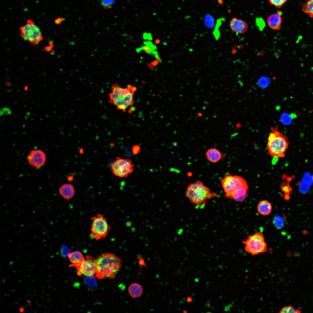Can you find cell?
<instances>
[{"instance_id": "6da1fadb", "label": "cell", "mask_w": 313, "mask_h": 313, "mask_svg": "<svg viewBox=\"0 0 313 313\" xmlns=\"http://www.w3.org/2000/svg\"><path fill=\"white\" fill-rule=\"evenodd\" d=\"M221 184L227 198L242 202L248 196L247 183L241 176L227 175L221 180Z\"/></svg>"}, {"instance_id": "7a4b0ae2", "label": "cell", "mask_w": 313, "mask_h": 313, "mask_svg": "<svg viewBox=\"0 0 313 313\" xmlns=\"http://www.w3.org/2000/svg\"><path fill=\"white\" fill-rule=\"evenodd\" d=\"M95 260L96 275L99 279L114 278L121 267V260L113 254L103 253Z\"/></svg>"}, {"instance_id": "3957f363", "label": "cell", "mask_w": 313, "mask_h": 313, "mask_svg": "<svg viewBox=\"0 0 313 313\" xmlns=\"http://www.w3.org/2000/svg\"><path fill=\"white\" fill-rule=\"evenodd\" d=\"M136 90V87L130 85L126 88H122L114 84L109 94V102L118 109L124 112L133 105L134 95Z\"/></svg>"}, {"instance_id": "277c9868", "label": "cell", "mask_w": 313, "mask_h": 313, "mask_svg": "<svg viewBox=\"0 0 313 313\" xmlns=\"http://www.w3.org/2000/svg\"><path fill=\"white\" fill-rule=\"evenodd\" d=\"M185 195L193 204L198 206L204 205L206 201L218 196L199 180L188 185Z\"/></svg>"}, {"instance_id": "5b68a950", "label": "cell", "mask_w": 313, "mask_h": 313, "mask_svg": "<svg viewBox=\"0 0 313 313\" xmlns=\"http://www.w3.org/2000/svg\"><path fill=\"white\" fill-rule=\"evenodd\" d=\"M271 130L267 143L269 154L274 157H283L288 147L287 138L278 130L277 127L271 128Z\"/></svg>"}, {"instance_id": "8992f818", "label": "cell", "mask_w": 313, "mask_h": 313, "mask_svg": "<svg viewBox=\"0 0 313 313\" xmlns=\"http://www.w3.org/2000/svg\"><path fill=\"white\" fill-rule=\"evenodd\" d=\"M242 242L245 251L252 255L265 252L267 250L264 236L259 232L248 236Z\"/></svg>"}, {"instance_id": "52a82bcc", "label": "cell", "mask_w": 313, "mask_h": 313, "mask_svg": "<svg viewBox=\"0 0 313 313\" xmlns=\"http://www.w3.org/2000/svg\"><path fill=\"white\" fill-rule=\"evenodd\" d=\"M21 37L24 40L37 45L43 39L42 32L39 27L31 19L28 20L26 24L20 28Z\"/></svg>"}, {"instance_id": "ba28073f", "label": "cell", "mask_w": 313, "mask_h": 313, "mask_svg": "<svg viewBox=\"0 0 313 313\" xmlns=\"http://www.w3.org/2000/svg\"><path fill=\"white\" fill-rule=\"evenodd\" d=\"M90 237L96 240L105 238L111 229L107 220L100 214L92 217Z\"/></svg>"}, {"instance_id": "9c48e42d", "label": "cell", "mask_w": 313, "mask_h": 313, "mask_svg": "<svg viewBox=\"0 0 313 313\" xmlns=\"http://www.w3.org/2000/svg\"><path fill=\"white\" fill-rule=\"evenodd\" d=\"M133 167L134 165L130 159L117 156L116 160L111 165V170L117 176L126 177L133 171Z\"/></svg>"}, {"instance_id": "30bf717a", "label": "cell", "mask_w": 313, "mask_h": 313, "mask_svg": "<svg viewBox=\"0 0 313 313\" xmlns=\"http://www.w3.org/2000/svg\"><path fill=\"white\" fill-rule=\"evenodd\" d=\"M86 259L81 262L72 264L70 266L75 267L81 274L86 276L94 275L96 274V264L95 260L90 256H86Z\"/></svg>"}, {"instance_id": "8fae6325", "label": "cell", "mask_w": 313, "mask_h": 313, "mask_svg": "<svg viewBox=\"0 0 313 313\" xmlns=\"http://www.w3.org/2000/svg\"><path fill=\"white\" fill-rule=\"evenodd\" d=\"M29 164L32 167L39 168L45 164L46 161L45 153L40 149L31 150L27 157Z\"/></svg>"}, {"instance_id": "7c38bea8", "label": "cell", "mask_w": 313, "mask_h": 313, "mask_svg": "<svg viewBox=\"0 0 313 313\" xmlns=\"http://www.w3.org/2000/svg\"><path fill=\"white\" fill-rule=\"evenodd\" d=\"M230 25L231 30L236 33L244 34L248 29V24L245 21L235 17L231 19Z\"/></svg>"}, {"instance_id": "4fadbf2b", "label": "cell", "mask_w": 313, "mask_h": 313, "mask_svg": "<svg viewBox=\"0 0 313 313\" xmlns=\"http://www.w3.org/2000/svg\"><path fill=\"white\" fill-rule=\"evenodd\" d=\"M60 194L65 200H69L72 198L75 193L74 188L72 185L66 183L62 185L59 188Z\"/></svg>"}, {"instance_id": "5bb4252c", "label": "cell", "mask_w": 313, "mask_h": 313, "mask_svg": "<svg viewBox=\"0 0 313 313\" xmlns=\"http://www.w3.org/2000/svg\"><path fill=\"white\" fill-rule=\"evenodd\" d=\"M282 19L281 15L278 14H272L269 16L267 20V23L272 29L279 30L281 27Z\"/></svg>"}, {"instance_id": "9a60e30c", "label": "cell", "mask_w": 313, "mask_h": 313, "mask_svg": "<svg viewBox=\"0 0 313 313\" xmlns=\"http://www.w3.org/2000/svg\"><path fill=\"white\" fill-rule=\"evenodd\" d=\"M208 160L213 163L219 161L222 158L223 155L217 149L212 148L208 149L205 153Z\"/></svg>"}, {"instance_id": "2e32d148", "label": "cell", "mask_w": 313, "mask_h": 313, "mask_svg": "<svg viewBox=\"0 0 313 313\" xmlns=\"http://www.w3.org/2000/svg\"><path fill=\"white\" fill-rule=\"evenodd\" d=\"M258 212L263 216L270 214L272 212V206L271 204L267 200L260 201L257 207Z\"/></svg>"}, {"instance_id": "e0dca14e", "label": "cell", "mask_w": 313, "mask_h": 313, "mask_svg": "<svg viewBox=\"0 0 313 313\" xmlns=\"http://www.w3.org/2000/svg\"><path fill=\"white\" fill-rule=\"evenodd\" d=\"M128 291L130 295L134 298L140 296L143 292V288L139 284L133 283L129 287Z\"/></svg>"}, {"instance_id": "ac0fdd59", "label": "cell", "mask_w": 313, "mask_h": 313, "mask_svg": "<svg viewBox=\"0 0 313 313\" xmlns=\"http://www.w3.org/2000/svg\"><path fill=\"white\" fill-rule=\"evenodd\" d=\"M70 261L72 264L77 263L81 262L85 259L82 254L79 251H75L69 253L68 255Z\"/></svg>"}, {"instance_id": "d6986e66", "label": "cell", "mask_w": 313, "mask_h": 313, "mask_svg": "<svg viewBox=\"0 0 313 313\" xmlns=\"http://www.w3.org/2000/svg\"><path fill=\"white\" fill-rule=\"evenodd\" d=\"M285 221V216L277 215L274 216L273 220V223L276 229L279 230L284 227Z\"/></svg>"}, {"instance_id": "ffe728a7", "label": "cell", "mask_w": 313, "mask_h": 313, "mask_svg": "<svg viewBox=\"0 0 313 313\" xmlns=\"http://www.w3.org/2000/svg\"><path fill=\"white\" fill-rule=\"evenodd\" d=\"M302 9L309 17L313 18V0H308L303 5Z\"/></svg>"}, {"instance_id": "44dd1931", "label": "cell", "mask_w": 313, "mask_h": 313, "mask_svg": "<svg viewBox=\"0 0 313 313\" xmlns=\"http://www.w3.org/2000/svg\"><path fill=\"white\" fill-rule=\"evenodd\" d=\"M301 312V310L298 309H295L292 305H289L283 307L279 312L299 313Z\"/></svg>"}, {"instance_id": "7402d4cb", "label": "cell", "mask_w": 313, "mask_h": 313, "mask_svg": "<svg viewBox=\"0 0 313 313\" xmlns=\"http://www.w3.org/2000/svg\"><path fill=\"white\" fill-rule=\"evenodd\" d=\"M87 276L85 278V280L86 284L91 288H94L97 285V281L95 278L94 275Z\"/></svg>"}, {"instance_id": "603a6c76", "label": "cell", "mask_w": 313, "mask_h": 313, "mask_svg": "<svg viewBox=\"0 0 313 313\" xmlns=\"http://www.w3.org/2000/svg\"><path fill=\"white\" fill-rule=\"evenodd\" d=\"M288 0H267L271 4L276 7L281 8Z\"/></svg>"}, {"instance_id": "cb8c5ba5", "label": "cell", "mask_w": 313, "mask_h": 313, "mask_svg": "<svg viewBox=\"0 0 313 313\" xmlns=\"http://www.w3.org/2000/svg\"><path fill=\"white\" fill-rule=\"evenodd\" d=\"M256 23L260 30H262L265 28V24L264 20L261 18H257L256 19Z\"/></svg>"}, {"instance_id": "d4e9b609", "label": "cell", "mask_w": 313, "mask_h": 313, "mask_svg": "<svg viewBox=\"0 0 313 313\" xmlns=\"http://www.w3.org/2000/svg\"><path fill=\"white\" fill-rule=\"evenodd\" d=\"M102 5L105 8H111L115 1V0H101Z\"/></svg>"}, {"instance_id": "484cf974", "label": "cell", "mask_w": 313, "mask_h": 313, "mask_svg": "<svg viewBox=\"0 0 313 313\" xmlns=\"http://www.w3.org/2000/svg\"><path fill=\"white\" fill-rule=\"evenodd\" d=\"M281 120L283 123L287 124H290L291 122V117L287 114H284L282 116Z\"/></svg>"}, {"instance_id": "4316f807", "label": "cell", "mask_w": 313, "mask_h": 313, "mask_svg": "<svg viewBox=\"0 0 313 313\" xmlns=\"http://www.w3.org/2000/svg\"><path fill=\"white\" fill-rule=\"evenodd\" d=\"M269 79L267 77H261L259 81V85L262 86H266L268 84Z\"/></svg>"}, {"instance_id": "83f0119b", "label": "cell", "mask_w": 313, "mask_h": 313, "mask_svg": "<svg viewBox=\"0 0 313 313\" xmlns=\"http://www.w3.org/2000/svg\"><path fill=\"white\" fill-rule=\"evenodd\" d=\"M282 191L284 192L285 195H289L291 190L290 186L288 184H283L281 186Z\"/></svg>"}, {"instance_id": "f1b7e54d", "label": "cell", "mask_w": 313, "mask_h": 313, "mask_svg": "<svg viewBox=\"0 0 313 313\" xmlns=\"http://www.w3.org/2000/svg\"><path fill=\"white\" fill-rule=\"evenodd\" d=\"M140 147L138 145H135L132 148V152L134 154H137L139 153L140 150Z\"/></svg>"}, {"instance_id": "f546056e", "label": "cell", "mask_w": 313, "mask_h": 313, "mask_svg": "<svg viewBox=\"0 0 313 313\" xmlns=\"http://www.w3.org/2000/svg\"><path fill=\"white\" fill-rule=\"evenodd\" d=\"M68 249L65 247H63L61 249V254L62 256L63 257H66L68 256V254L69 253Z\"/></svg>"}, {"instance_id": "4dcf8cb0", "label": "cell", "mask_w": 313, "mask_h": 313, "mask_svg": "<svg viewBox=\"0 0 313 313\" xmlns=\"http://www.w3.org/2000/svg\"><path fill=\"white\" fill-rule=\"evenodd\" d=\"M142 49L146 53H151L152 50L151 48L149 46H143L142 47Z\"/></svg>"}, {"instance_id": "1f68e13d", "label": "cell", "mask_w": 313, "mask_h": 313, "mask_svg": "<svg viewBox=\"0 0 313 313\" xmlns=\"http://www.w3.org/2000/svg\"><path fill=\"white\" fill-rule=\"evenodd\" d=\"M65 20V19L62 17H58L54 20V22L57 24L60 25Z\"/></svg>"}, {"instance_id": "d6a6232c", "label": "cell", "mask_w": 313, "mask_h": 313, "mask_svg": "<svg viewBox=\"0 0 313 313\" xmlns=\"http://www.w3.org/2000/svg\"><path fill=\"white\" fill-rule=\"evenodd\" d=\"M192 301V299L190 297H188L187 299V301L188 302H190Z\"/></svg>"}, {"instance_id": "836d02e7", "label": "cell", "mask_w": 313, "mask_h": 313, "mask_svg": "<svg viewBox=\"0 0 313 313\" xmlns=\"http://www.w3.org/2000/svg\"><path fill=\"white\" fill-rule=\"evenodd\" d=\"M73 179V177L72 176H70L68 177V181H71Z\"/></svg>"}, {"instance_id": "e575fe53", "label": "cell", "mask_w": 313, "mask_h": 313, "mask_svg": "<svg viewBox=\"0 0 313 313\" xmlns=\"http://www.w3.org/2000/svg\"><path fill=\"white\" fill-rule=\"evenodd\" d=\"M160 42V41L159 39H156L155 41V43L156 44H159Z\"/></svg>"}, {"instance_id": "d590c367", "label": "cell", "mask_w": 313, "mask_h": 313, "mask_svg": "<svg viewBox=\"0 0 313 313\" xmlns=\"http://www.w3.org/2000/svg\"><path fill=\"white\" fill-rule=\"evenodd\" d=\"M307 233H308V232L307 231H306L305 230L304 231V232H303V234H307Z\"/></svg>"}]
</instances>
